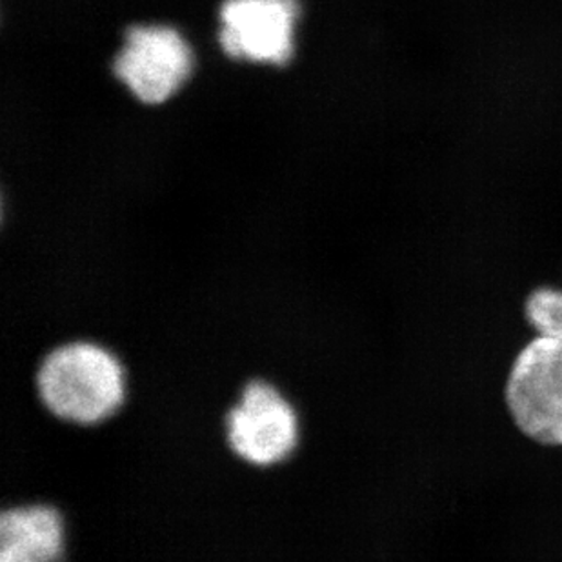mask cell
Returning <instances> with one entry per match:
<instances>
[{"label":"cell","instance_id":"3","mask_svg":"<svg viewBox=\"0 0 562 562\" xmlns=\"http://www.w3.org/2000/svg\"><path fill=\"white\" fill-rule=\"evenodd\" d=\"M508 408L526 436L562 446V345L539 335L520 351L506 387Z\"/></svg>","mask_w":562,"mask_h":562},{"label":"cell","instance_id":"2","mask_svg":"<svg viewBox=\"0 0 562 562\" xmlns=\"http://www.w3.org/2000/svg\"><path fill=\"white\" fill-rule=\"evenodd\" d=\"M223 431L224 442L240 462L270 468L297 450L301 417L277 382L251 376L224 412Z\"/></svg>","mask_w":562,"mask_h":562},{"label":"cell","instance_id":"1","mask_svg":"<svg viewBox=\"0 0 562 562\" xmlns=\"http://www.w3.org/2000/svg\"><path fill=\"white\" fill-rule=\"evenodd\" d=\"M33 390L55 419L97 426L123 408L126 368L121 357L99 340H63L44 351L33 372Z\"/></svg>","mask_w":562,"mask_h":562},{"label":"cell","instance_id":"7","mask_svg":"<svg viewBox=\"0 0 562 562\" xmlns=\"http://www.w3.org/2000/svg\"><path fill=\"white\" fill-rule=\"evenodd\" d=\"M526 317L537 334L562 345V292L537 290L526 303Z\"/></svg>","mask_w":562,"mask_h":562},{"label":"cell","instance_id":"4","mask_svg":"<svg viewBox=\"0 0 562 562\" xmlns=\"http://www.w3.org/2000/svg\"><path fill=\"white\" fill-rule=\"evenodd\" d=\"M191 49L170 26H133L124 37L113 71L144 104L170 99L191 74Z\"/></svg>","mask_w":562,"mask_h":562},{"label":"cell","instance_id":"6","mask_svg":"<svg viewBox=\"0 0 562 562\" xmlns=\"http://www.w3.org/2000/svg\"><path fill=\"white\" fill-rule=\"evenodd\" d=\"M66 561V519L46 501L0 508V562Z\"/></svg>","mask_w":562,"mask_h":562},{"label":"cell","instance_id":"5","mask_svg":"<svg viewBox=\"0 0 562 562\" xmlns=\"http://www.w3.org/2000/svg\"><path fill=\"white\" fill-rule=\"evenodd\" d=\"M299 10L297 0H226L221 8V46L234 59L286 64Z\"/></svg>","mask_w":562,"mask_h":562}]
</instances>
